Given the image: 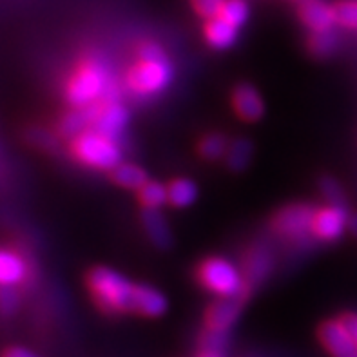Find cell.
<instances>
[{"mask_svg":"<svg viewBox=\"0 0 357 357\" xmlns=\"http://www.w3.org/2000/svg\"><path fill=\"white\" fill-rule=\"evenodd\" d=\"M66 98L73 107H84L100 100H118V86L107 63L98 56L82 60L68 80Z\"/></svg>","mask_w":357,"mask_h":357,"instance_id":"6da1fadb","label":"cell"},{"mask_svg":"<svg viewBox=\"0 0 357 357\" xmlns=\"http://www.w3.org/2000/svg\"><path fill=\"white\" fill-rule=\"evenodd\" d=\"M87 287L95 303L104 312H135L138 285L131 283L120 272L107 267H96L87 276Z\"/></svg>","mask_w":357,"mask_h":357,"instance_id":"7a4b0ae2","label":"cell"},{"mask_svg":"<svg viewBox=\"0 0 357 357\" xmlns=\"http://www.w3.org/2000/svg\"><path fill=\"white\" fill-rule=\"evenodd\" d=\"M71 153L78 162L100 171H114L122 163V147L118 140L95 129H87L75 136L71 142Z\"/></svg>","mask_w":357,"mask_h":357,"instance_id":"3957f363","label":"cell"},{"mask_svg":"<svg viewBox=\"0 0 357 357\" xmlns=\"http://www.w3.org/2000/svg\"><path fill=\"white\" fill-rule=\"evenodd\" d=\"M199 283L220 298L247 296L249 285L243 272L225 258H208L198 268Z\"/></svg>","mask_w":357,"mask_h":357,"instance_id":"277c9868","label":"cell"},{"mask_svg":"<svg viewBox=\"0 0 357 357\" xmlns=\"http://www.w3.org/2000/svg\"><path fill=\"white\" fill-rule=\"evenodd\" d=\"M172 80V66L167 59L138 60L126 75L127 89L138 96L162 93Z\"/></svg>","mask_w":357,"mask_h":357,"instance_id":"5b68a950","label":"cell"},{"mask_svg":"<svg viewBox=\"0 0 357 357\" xmlns=\"http://www.w3.org/2000/svg\"><path fill=\"white\" fill-rule=\"evenodd\" d=\"M316 211L317 208L307 204L289 205L276 214V218L272 220V227L278 234L290 240H303L308 234H312Z\"/></svg>","mask_w":357,"mask_h":357,"instance_id":"8992f818","label":"cell"},{"mask_svg":"<svg viewBox=\"0 0 357 357\" xmlns=\"http://www.w3.org/2000/svg\"><path fill=\"white\" fill-rule=\"evenodd\" d=\"M349 222L350 216L344 205H326L316 211L312 234L317 240L334 241L343 234L344 229H349Z\"/></svg>","mask_w":357,"mask_h":357,"instance_id":"52a82bcc","label":"cell"},{"mask_svg":"<svg viewBox=\"0 0 357 357\" xmlns=\"http://www.w3.org/2000/svg\"><path fill=\"white\" fill-rule=\"evenodd\" d=\"M321 343L334 357H357V343L350 334L349 326L341 319H332L321 325L319 331Z\"/></svg>","mask_w":357,"mask_h":357,"instance_id":"ba28073f","label":"cell"},{"mask_svg":"<svg viewBox=\"0 0 357 357\" xmlns=\"http://www.w3.org/2000/svg\"><path fill=\"white\" fill-rule=\"evenodd\" d=\"M127 122H129V113L118 100H102L98 114H96L91 129H95L113 140H120Z\"/></svg>","mask_w":357,"mask_h":357,"instance_id":"9c48e42d","label":"cell"},{"mask_svg":"<svg viewBox=\"0 0 357 357\" xmlns=\"http://www.w3.org/2000/svg\"><path fill=\"white\" fill-rule=\"evenodd\" d=\"M247 296H232V298H220L207 308L205 325L211 331L227 332L238 321Z\"/></svg>","mask_w":357,"mask_h":357,"instance_id":"30bf717a","label":"cell"},{"mask_svg":"<svg viewBox=\"0 0 357 357\" xmlns=\"http://www.w3.org/2000/svg\"><path fill=\"white\" fill-rule=\"evenodd\" d=\"M301 22L310 29V31H326L334 29L337 24L335 17V6L326 4L323 0H301L298 8Z\"/></svg>","mask_w":357,"mask_h":357,"instance_id":"8fae6325","label":"cell"},{"mask_svg":"<svg viewBox=\"0 0 357 357\" xmlns=\"http://www.w3.org/2000/svg\"><path fill=\"white\" fill-rule=\"evenodd\" d=\"M232 105L236 114L245 122H256L265 113V104L258 91L249 84H240L232 93Z\"/></svg>","mask_w":357,"mask_h":357,"instance_id":"7c38bea8","label":"cell"},{"mask_svg":"<svg viewBox=\"0 0 357 357\" xmlns=\"http://www.w3.org/2000/svg\"><path fill=\"white\" fill-rule=\"evenodd\" d=\"M100 104H102V100H100V102H95V104L84 105V107H75V111L63 114V118L59 123L60 135L68 136V138H75V136H78L80 132L91 129V126L95 122L96 114H98Z\"/></svg>","mask_w":357,"mask_h":357,"instance_id":"4fadbf2b","label":"cell"},{"mask_svg":"<svg viewBox=\"0 0 357 357\" xmlns=\"http://www.w3.org/2000/svg\"><path fill=\"white\" fill-rule=\"evenodd\" d=\"M272 268V256L265 247H254L247 258H245L243 265V276L249 289L259 281H263L267 278V274Z\"/></svg>","mask_w":357,"mask_h":357,"instance_id":"5bb4252c","label":"cell"},{"mask_svg":"<svg viewBox=\"0 0 357 357\" xmlns=\"http://www.w3.org/2000/svg\"><path fill=\"white\" fill-rule=\"evenodd\" d=\"M204 33L205 40L208 42V45H213L214 50H227L238 38V27H234L232 24L223 20L222 17L207 18Z\"/></svg>","mask_w":357,"mask_h":357,"instance_id":"9a60e30c","label":"cell"},{"mask_svg":"<svg viewBox=\"0 0 357 357\" xmlns=\"http://www.w3.org/2000/svg\"><path fill=\"white\" fill-rule=\"evenodd\" d=\"M26 274V261L18 254L0 249V287L18 285L22 283Z\"/></svg>","mask_w":357,"mask_h":357,"instance_id":"2e32d148","label":"cell"},{"mask_svg":"<svg viewBox=\"0 0 357 357\" xmlns=\"http://www.w3.org/2000/svg\"><path fill=\"white\" fill-rule=\"evenodd\" d=\"M167 310V299L160 290L153 289L149 285H138V294H136V314L147 317H158Z\"/></svg>","mask_w":357,"mask_h":357,"instance_id":"e0dca14e","label":"cell"},{"mask_svg":"<svg viewBox=\"0 0 357 357\" xmlns=\"http://www.w3.org/2000/svg\"><path fill=\"white\" fill-rule=\"evenodd\" d=\"M142 223H144L145 232L151 238V241L156 247H160V249H167L169 245H171V232H169V225L165 222V218L162 216L158 208H144Z\"/></svg>","mask_w":357,"mask_h":357,"instance_id":"ac0fdd59","label":"cell"},{"mask_svg":"<svg viewBox=\"0 0 357 357\" xmlns=\"http://www.w3.org/2000/svg\"><path fill=\"white\" fill-rule=\"evenodd\" d=\"M113 172V181L123 189L140 190L149 181L145 169L138 167L135 163H120Z\"/></svg>","mask_w":357,"mask_h":357,"instance_id":"d6986e66","label":"cell"},{"mask_svg":"<svg viewBox=\"0 0 357 357\" xmlns=\"http://www.w3.org/2000/svg\"><path fill=\"white\" fill-rule=\"evenodd\" d=\"M169 190V204L176 208L189 207L196 202V196H198V187L192 180H187V178H176L172 180L167 185Z\"/></svg>","mask_w":357,"mask_h":357,"instance_id":"ffe728a7","label":"cell"},{"mask_svg":"<svg viewBox=\"0 0 357 357\" xmlns=\"http://www.w3.org/2000/svg\"><path fill=\"white\" fill-rule=\"evenodd\" d=\"M138 198L144 208H160L169 204V190L167 185H163L160 181H147L140 190Z\"/></svg>","mask_w":357,"mask_h":357,"instance_id":"44dd1931","label":"cell"},{"mask_svg":"<svg viewBox=\"0 0 357 357\" xmlns=\"http://www.w3.org/2000/svg\"><path fill=\"white\" fill-rule=\"evenodd\" d=\"M227 165L232 171H243L252 158V144L249 140H236L227 151Z\"/></svg>","mask_w":357,"mask_h":357,"instance_id":"7402d4cb","label":"cell"},{"mask_svg":"<svg viewBox=\"0 0 357 357\" xmlns=\"http://www.w3.org/2000/svg\"><path fill=\"white\" fill-rule=\"evenodd\" d=\"M340 44L337 33L334 29H326V31H312L310 38H308V50L312 51L317 56H325L335 51Z\"/></svg>","mask_w":357,"mask_h":357,"instance_id":"603a6c76","label":"cell"},{"mask_svg":"<svg viewBox=\"0 0 357 357\" xmlns=\"http://www.w3.org/2000/svg\"><path fill=\"white\" fill-rule=\"evenodd\" d=\"M250 9L249 4L245 0H225V4L222 6V11L218 17H222L229 24L240 29L247 20H249Z\"/></svg>","mask_w":357,"mask_h":357,"instance_id":"cb8c5ba5","label":"cell"},{"mask_svg":"<svg viewBox=\"0 0 357 357\" xmlns=\"http://www.w3.org/2000/svg\"><path fill=\"white\" fill-rule=\"evenodd\" d=\"M229 151V144H227V138L223 135H207L204 140L199 142V154L207 160H218L222 158L223 154H227Z\"/></svg>","mask_w":357,"mask_h":357,"instance_id":"d4e9b609","label":"cell"},{"mask_svg":"<svg viewBox=\"0 0 357 357\" xmlns=\"http://www.w3.org/2000/svg\"><path fill=\"white\" fill-rule=\"evenodd\" d=\"M335 17L341 26L357 29V0H343L335 4Z\"/></svg>","mask_w":357,"mask_h":357,"instance_id":"484cf974","label":"cell"},{"mask_svg":"<svg viewBox=\"0 0 357 357\" xmlns=\"http://www.w3.org/2000/svg\"><path fill=\"white\" fill-rule=\"evenodd\" d=\"M227 347V332L223 331H211L207 328L205 334L199 340V349L202 350H213V352H222Z\"/></svg>","mask_w":357,"mask_h":357,"instance_id":"4316f807","label":"cell"},{"mask_svg":"<svg viewBox=\"0 0 357 357\" xmlns=\"http://www.w3.org/2000/svg\"><path fill=\"white\" fill-rule=\"evenodd\" d=\"M190 4H192V8H195L199 17L213 18L220 15L225 0H190Z\"/></svg>","mask_w":357,"mask_h":357,"instance_id":"83f0119b","label":"cell"},{"mask_svg":"<svg viewBox=\"0 0 357 357\" xmlns=\"http://www.w3.org/2000/svg\"><path fill=\"white\" fill-rule=\"evenodd\" d=\"M136 54H138V60H160L167 59V54L163 51V47L156 42H142L138 47H136Z\"/></svg>","mask_w":357,"mask_h":357,"instance_id":"f1b7e54d","label":"cell"},{"mask_svg":"<svg viewBox=\"0 0 357 357\" xmlns=\"http://www.w3.org/2000/svg\"><path fill=\"white\" fill-rule=\"evenodd\" d=\"M18 308V294L13 287H0V314L9 316Z\"/></svg>","mask_w":357,"mask_h":357,"instance_id":"f546056e","label":"cell"},{"mask_svg":"<svg viewBox=\"0 0 357 357\" xmlns=\"http://www.w3.org/2000/svg\"><path fill=\"white\" fill-rule=\"evenodd\" d=\"M321 192L325 195V198L334 205H343L344 195L341 187L337 185V181L332 180V178H325L321 180Z\"/></svg>","mask_w":357,"mask_h":357,"instance_id":"4dcf8cb0","label":"cell"},{"mask_svg":"<svg viewBox=\"0 0 357 357\" xmlns=\"http://www.w3.org/2000/svg\"><path fill=\"white\" fill-rule=\"evenodd\" d=\"M2 357H38L33 352H29L27 349H20V347H13V349H8Z\"/></svg>","mask_w":357,"mask_h":357,"instance_id":"1f68e13d","label":"cell"},{"mask_svg":"<svg viewBox=\"0 0 357 357\" xmlns=\"http://www.w3.org/2000/svg\"><path fill=\"white\" fill-rule=\"evenodd\" d=\"M343 321L344 325L349 326L350 334L354 335V340L357 343V314H347V316H343Z\"/></svg>","mask_w":357,"mask_h":357,"instance_id":"d6a6232c","label":"cell"},{"mask_svg":"<svg viewBox=\"0 0 357 357\" xmlns=\"http://www.w3.org/2000/svg\"><path fill=\"white\" fill-rule=\"evenodd\" d=\"M199 357H223L222 352H213V350H202Z\"/></svg>","mask_w":357,"mask_h":357,"instance_id":"836d02e7","label":"cell"},{"mask_svg":"<svg viewBox=\"0 0 357 357\" xmlns=\"http://www.w3.org/2000/svg\"><path fill=\"white\" fill-rule=\"evenodd\" d=\"M349 229L354 232V236H356V238H357V214H356V216H350Z\"/></svg>","mask_w":357,"mask_h":357,"instance_id":"e575fe53","label":"cell"}]
</instances>
